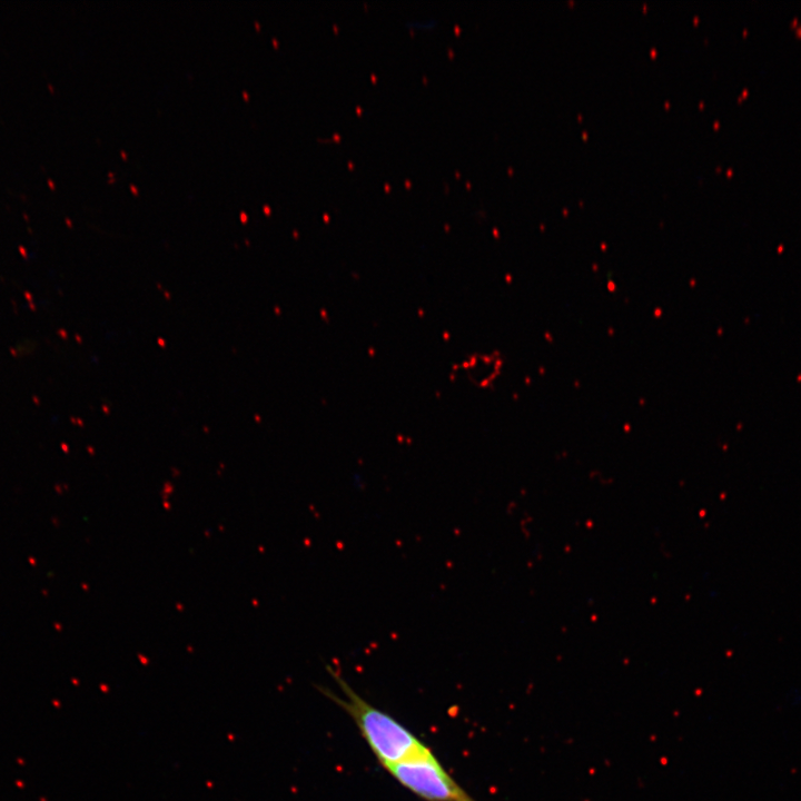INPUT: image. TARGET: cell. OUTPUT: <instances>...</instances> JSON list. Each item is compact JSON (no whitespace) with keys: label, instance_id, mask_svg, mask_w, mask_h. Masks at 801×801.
Returning <instances> with one entry per match:
<instances>
[{"label":"cell","instance_id":"2","mask_svg":"<svg viewBox=\"0 0 801 801\" xmlns=\"http://www.w3.org/2000/svg\"><path fill=\"white\" fill-rule=\"evenodd\" d=\"M385 770L400 785L425 801H476L447 773L434 753Z\"/></svg>","mask_w":801,"mask_h":801},{"label":"cell","instance_id":"1","mask_svg":"<svg viewBox=\"0 0 801 801\" xmlns=\"http://www.w3.org/2000/svg\"><path fill=\"white\" fill-rule=\"evenodd\" d=\"M343 695L325 688L319 690L340 706L355 722L367 745L384 769L416 758L432 754V750L409 729L388 713L364 700L342 678L328 668Z\"/></svg>","mask_w":801,"mask_h":801}]
</instances>
